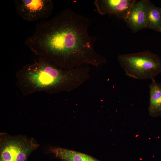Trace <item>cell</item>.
<instances>
[{
	"mask_svg": "<svg viewBox=\"0 0 161 161\" xmlns=\"http://www.w3.org/2000/svg\"><path fill=\"white\" fill-rule=\"evenodd\" d=\"M39 145L32 138L1 133L0 161H26L30 154Z\"/></svg>",
	"mask_w": 161,
	"mask_h": 161,
	"instance_id": "4",
	"label": "cell"
},
{
	"mask_svg": "<svg viewBox=\"0 0 161 161\" xmlns=\"http://www.w3.org/2000/svg\"><path fill=\"white\" fill-rule=\"evenodd\" d=\"M148 0H140L135 2L124 21L133 33L145 28Z\"/></svg>",
	"mask_w": 161,
	"mask_h": 161,
	"instance_id": "7",
	"label": "cell"
},
{
	"mask_svg": "<svg viewBox=\"0 0 161 161\" xmlns=\"http://www.w3.org/2000/svg\"><path fill=\"white\" fill-rule=\"evenodd\" d=\"M15 10L23 19L33 21L45 19L52 13L54 5L51 0H16Z\"/></svg>",
	"mask_w": 161,
	"mask_h": 161,
	"instance_id": "5",
	"label": "cell"
},
{
	"mask_svg": "<svg viewBox=\"0 0 161 161\" xmlns=\"http://www.w3.org/2000/svg\"><path fill=\"white\" fill-rule=\"evenodd\" d=\"M118 60L129 77L153 79L161 73V58L148 50L119 55Z\"/></svg>",
	"mask_w": 161,
	"mask_h": 161,
	"instance_id": "3",
	"label": "cell"
},
{
	"mask_svg": "<svg viewBox=\"0 0 161 161\" xmlns=\"http://www.w3.org/2000/svg\"><path fill=\"white\" fill-rule=\"evenodd\" d=\"M135 0H95L97 11L101 15L112 14L124 21Z\"/></svg>",
	"mask_w": 161,
	"mask_h": 161,
	"instance_id": "6",
	"label": "cell"
},
{
	"mask_svg": "<svg viewBox=\"0 0 161 161\" xmlns=\"http://www.w3.org/2000/svg\"><path fill=\"white\" fill-rule=\"evenodd\" d=\"M82 68L63 69L48 60L40 57L20 71L18 82L27 93L64 89L76 83H80L83 76Z\"/></svg>",
	"mask_w": 161,
	"mask_h": 161,
	"instance_id": "2",
	"label": "cell"
},
{
	"mask_svg": "<svg viewBox=\"0 0 161 161\" xmlns=\"http://www.w3.org/2000/svg\"><path fill=\"white\" fill-rule=\"evenodd\" d=\"M145 28L161 33V7H157L150 1H148Z\"/></svg>",
	"mask_w": 161,
	"mask_h": 161,
	"instance_id": "10",
	"label": "cell"
},
{
	"mask_svg": "<svg viewBox=\"0 0 161 161\" xmlns=\"http://www.w3.org/2000/svg\"><path fill=\"white\" fill-rule=\"evenodd\" d=\"M48 151L61 161H100L87 154L58 147L50 146Z\"/></svg>",
	"mask_w": 161,
	"mask_h": 161,
	"instance_id": "8",
	"label": "cell"
},
{
	"mask_svg": "<svg viewBox=\"0 0 161 161\" xmlns=\"http://www.w3.org/2000/svg\"><path fill=\"white\" fill-rule=\"evenodd\" d=\"M89 26L87 18L66 8L39 23L24 43L34 54L63 69L98 66L106 60L95 51L96 38L89 33Z\"/></svg>",
	"mask_w": 161,
	"mask_h": 161,
	"instance_id": "1",
	"label": "cell"
},
{
	"mask_svg": "<svg viewBox=\"0 0 161 161\" xmlns=\"http://www.w3.org/2000/svg\"><path fill=\"white\" fill-rule=\"evenodd\" d=\"M149 86V105L148 108L149 115L153 117L161 116V83L156 82L154 79Z\"/></svg>",
	"mask_w": 161,
	"mask_h": 161,
	"instance_id": "9",
	"label": "cell"
}]
</instances>
